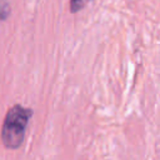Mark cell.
I'll return each instance as SVG.
<instances>
[{"instance_id":"3957f363","label":"cell","mask_w":160,"mask_h":160,"mask_svg":"<svg viewBox=\"0 0 160 160\" xmlns=\"http://www.w3.org/2000/svg\"><path fill=\"white\" fill-rule=\"evenodd\" d=\"M84 8V0H70V10L71 12H78Z\"/></svg>"},{"instance_id":"7a4b0ae2","label":"cell","mask_w":160,"mask_h":160,"mask_svg":"<svg viewBox=\"0 0 160 160\" xmlns=\"http://www.w3.org/2000/svg\"><path fill=\"white\" fill-rule=\"evenodd\" d=\"M10 4L6 0H0V20H6L10 15Z\"/></svg>"},{"instance_id":"6da1fadb","label":"cell","mask_w":160,"mask_h":160,"mask_svg":"<svg viewBox=\"0 0 160 160\" xmlns=\"http://www.w3.org/2000/svg\"><path fill=\"white\" fill-rule=\"evenodd\" d=\"M31 115L32 110L20 104H16L8 110L0 132L1 142L6 149L15 150L22 145Z\"/></svg>"}]
</instances>
